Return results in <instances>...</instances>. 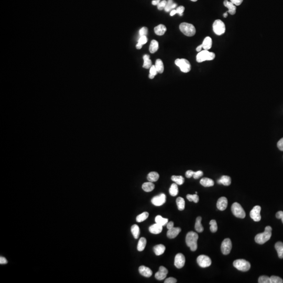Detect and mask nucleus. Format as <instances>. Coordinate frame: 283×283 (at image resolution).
Wrapping results in <instances>:
<instances>
[{"label":"nucleus","instance_id":"nucleus-2","mask_svg":"<svg viewBox=\"0 0 283 283\" xmlns=\"http://www.w3.org/2000/svg\"><path fill=\"white\" fill-rule=\"evenodd\" d=\"M272 228L270 226L265 227L264 232L258 233L255 237V242L260 244H263L270 240L271 236Z\"/></svg>","mask_w":283,"mask_h":283},{"label":"nucleus","instance_id":"nucleus-33","mask_svg":"<svg viewBox=\"0 0 283 283\" xmlns=\"http://www.w3.org/2000/svg\"><path fill=\"white\" fill-rule=\"evenodd\" d=\"M155 66L156 69L157 70L158 73H162L164 72V64H163L162 60L159 59L156 60Z\"/></svg>","mask_w":283,"mask_h":283},{"label":"nucleus","instance_id":"nucleus-22","mask_svg":"<svg viewBox=\"0 0 283 283\" xmlns=\"http://www.w3.org/2000/svg\"><path fill=\"white\" fill-rule=\"evenodd\" d=\"M200 183L205 187H212L215 184L214 181L209 178H203L200 181Z\"/></svg>","mask_w":283,"mask_h":283},{"label":"nucleus","instance_id":"nucleus-37","mask_svg":"<svg viewBox=\"0 0 283 283\" xmlns=\"http://www.w3.org/2000/svg\"><path fill=\"white\" fill-rule=\"evenodd\" d=\"M146 245V239L145 238H141L138 242V250L139 251H143Z\"/></svg>","mask_w":283,"mask_h":283},{"label":"nucleus","instance_id":"nucleus-61","mask_svg":"<svg viewBox=\"0 0 283 283\" xmlns=\"http://www.w3.org/2000/svg\"><path fill=\"white\" fill-rule=\"evenodd\" d=\"M227 17H228V13H227V12H225V13H224V17L226 18Z\"/></svg>","mask_w":283,"mask_h":283},{"label":"nucleus","instance_id":"nucleus-1","mask_svg":"<svg viewBox=\"0 0 283 283\" xmlns=\"http://www.w3.org/2000/svg\"><path fill=\"white\" fill-rule=\"evenodd\" d=\"M198 239V235L197 233L190 231L187 234L186 237V242L187 246L189 247L191 251H195L197 249V241Z\"/></svg>","mask_w":283,"mask_h":283},{"label":"nucleus","instance_id":"nucleus-26","mask_svg":"<svg viewBox=\"0 0 283 283\" xmlns=\"http://www.w3.org/2000/svg\"><path fill=\"white\" fill-rule=\"evenodd\" d=\"M275 249L277 251L278 256L280 258H283V243L277 242L275 245Z\"/></svg>","mask_w":283,"mask_h":283},{"label":"nucleus","instance_id":"nucleus-20","mask_svg":"<svg viewBox=\"0 0 283 283\" xmlns=\"http://www.w3.org/2000/svg\"><path fill=\"white\" fill-rule=\"evenodd\" d=\"M212 39L210 37H206L204 39L202 45V48H204V50H210L211 47H212Z\"/></svg>","mask_w":283,"mask_h":283},{"label":"nucleus","instance_id":"nucleus-15","mask_svg":"<svg viewBox=\"0 0 283 283\" xmlns=\"http://www.w3.org/2000/svg\"><path fill=\"white\" fill-rule=\"evenodd\" d=\"M228 205V200L226 197H220L218 200L217 203V208L221 211H224L226 209Z\"/></svg>","mask_w":283,"mask_h":283},{"label":"nucleus","instance_id":"nucleus-47","mask_svg":"<svg viewBox=\"0 0 283 283\" xmlns=\"http://www.w3.org/2000/svg\"><path fill=\"white\" fill-rule=\"evenodd\" d=\"M203 174H204V173H203L202 171H197V172H194L193 177H194V179H199V178H200L201 176H202Z\"/></svg>","mask_w":283,"mask_h":283},{"label":"nucleus","instance_id":"nucleus-6","mask_svg":"<svg viewBox=\"0 0 283 283\" xmlns=\"http://www.w3.org/2000/svg\"><path fill=\"white\" fill-rule=\"evenodd\" d=\"M231 211L234 215L238 218H244L246 215L245 211L242 206L238 202H234L232 204Z\"/></svg>","mask_w":283,"mask_h":283},{"label":"nucleus","instance_id":"nucleus-36","mask_svg":"<svg viewBox=\"0 0 283 283\" xmlns=\"http://www.w3.org/2000/svg\"><path fill=\"white\" fill-rule=\"evenodd\" d=\"M178 185L176 183H174L171 185L170 188H169V194L172 197H175L178 194Z\"/></svg>","mask_w":283,"mask_h":283},{"label":"nucleus","instance_id":"nucleus-31","mask_svg":"<svg viewBox=\"0 0 283 283\" xmlns=\"http://www.w3.org/2000/svg\"><path fill=\"white\" fill-rule=\"evenodd\" d=\"M143 60H144V64L143 65V67L146 69H149L151 68L152 66V61L149 58V56L148 55H144L143 56Z\"/></svg>","mask_w":283,"mask_h":283},{"label":"nucleus","instance_id":"nucleus-13","mask_svg":"<svg viewBox=\"0 0 283 283\" xmlns=\"http://www.w3.org/2000/svg\"><path fill=\"white\" fill-rule=\"evenodd\" d=\"M185 264V257L182 254L178 253L175 257L174 264L177 268H182Z\"/></svg>","mask_w":283,"mask_h":283},{"label":"nucleus","instance_id":"nucleus-5","mask_svg":"<svg viewBox=\"0 0 283 283\" xmlns=\"http://www.w3.org/2000/svg\"><path fill=\"white\" fill-rule=\"evenodd\" d=\"M233 266L238 270L242 271H248L251 267L250 263L243 259H238L234 261Z\"/></svg>","mask_w":283,"mask_h":283},{"label":"nucleus","instance_id":"nucleus-17","mask_svg":"<svg viewBox=\"0 0 283 283\" xmlns=\"http://www.w3.org/2000/svg\"><path fill=\"white\" fill-rule=\"evenodd\" d=\"M139 271L140 274L145 277H149L152 275L153 272L152 270L148 267L141 266L139 268Z\"/></svg>","mask_w":283,"mask_h":283},{"label":"nucleus","instance_id":"nucleus-27","mask_svg":"<svg viewBox=\"0 0 283 283\" xmlns=\"http://www.w3.org/2000/svg\"><path fill=\"white\" fill-rule=\"evenodd\" d=\"M159 175L157 172H152L148 174L147 179L151 182H155L159 179Z\"/></svg>","mask_w":283,"mask_h":283},{"label":"nucleus","instance_id":"nucleus-34","mask_svg":"<svg viewBox=\"0 0 283 283\" xmlns=\"http://www.w3.org/2000/svg\"><path fill=\"white\" fill-rule=\"evenodd\" d=\"M131 232L132 233L133 237L135 239L139 238V234H140V230L139 228L138 225L134 224L131 227Z\"/></svg>","mask_w":283,"mask_h":283},{"label":"nucleus","instance_id":"nucleus-55","mask_svg":"<svg viewBox=\"0 0 283 283\" xmlns=\"http://www.w3.org/2000/svg\"><path fill=\"white\" fill-rule=\"evenodd\" d=\"M167 228L168 230L169 229H171L172 228L174 227V222L172 221H171V222H168L167 224Z\"/></svg>","mask_w":283,"mask_h":283},{"label":"nucleus","instance_id":"nucleus-18","mask_svg":"<svg viewBox=\"0 0 283 283\" xmlns=\"http://www.w3.org/2000/svg\"><path fill=\"white\" fill-rule=\"evenodd\" d=\"M163 230V226L159 224L156 223L149 227V232L154 234H158L162 232Z\"/></svg>","mask_w":283,"mask_h":283},{"label":"nucleus","instance_id":"nucleus-11","mask_svg":"<svg viewBox=\"0 0 283 283\" xmlns=\"http://www.w3.org/2000/svg\"><path fill=\"white\" fill-rule=\"evenodd\" d=\"M261 207L260 205H255L250 212V217L255 222H258L261 219Z\"/></svg>","mask_w":283,"mask_h":283},{"label":"nucleus","instance_id":"nucleus-48","mask_svg":"<svg viewBox=\"0 0 283 283\" xmlns=\"http://www.w3.org/2000/svg\"><path fill=\"white\" fill-rule=\"evenodd\" d=\"M157 73H158V72H157V70L156 69L155 65H152L151 68H150L149 74H150V75H153L154 76H155L156 75H157Z\"/></svg>","mask_w":283,"mask_h":283},{"label":"nucleus","instance_id":"nucleus-23","mask_svg":"<svg viewBox=\"0 0 283 283\" xmlns=\"http://www.w3.org/2000/svg\"><path fill=\"white\" fill-rule=\"evenodd\" d=\"M217 182H218V184H222L224 185L228 186L230 185L231 183V179L228 176H222V177L217 181Z\"/></svg>","mask_w":283,"mask_h":283},{"label":"nucleus","instance_id":"nucleus-12","mask_svg":"<svg viewBox=\"0 0 283 283\" xmlns=\"http://www.w3.org/2000/svg\"><path fill=\"white\" fill-rule=\"evenodd\" d=\"M166 196L164 194H161L152 199V203L155 206H161L165 203Z\"/></svg>","mask_w":283,"mask_h":283},{"label":"nucleus","instance_id":"nucleus-60","mask_svg":"<svg viewBox=\"0 0 283 283\" xmlns=\"http://www.w3.org/2000/svg\"><path fill=\"white\" fill-rule=\"evenodd\" d=\"M143 45H141V44H139L138 43L136 45V47L138 49V50H140L142 47Z\"/></svg>","mask_w":283,"mask_h":283},{"label":"nucleus","instance_id":"nucleus-57","mask_svg":"<svg viewBox=\"0 0 283 283\" xmlns=\"http://www.w3.org/2000/svg\"><path fill=\"white\" fill-rule=\"evenodd\" d=\"M176 14H177V11H176V10L174 9V10L171 11V13H170V15L172 17V16L175 15Z\"/></svg>","mask_w":283,"mask_h":283},{"label":"nucleus","instance_id":"nucleus-51","mask_svg":"<svg viewBox=\"0 0 283 283\" xmlns=\"http://www.w3.org/2000/svg\"><path fill=\"white\" fill-rule=\"evenodd\" d=\"M277 145L280 151H283V138L278 141Z\"/></svg>","mask_w":283,"mask_h":283},{"label":"nucleus","instance_id":"nucleus-44","mask_svg":"<svg viewBox=\"0 0 283 283\" xmlns=\"http://www.w3.org/2000/svg\"><path fill=\"white\" fill-rule=\"evenodd\" d=\"M167 1L166 0H163L162 1L159 2V3L157 5V8L159 10H163L165 9L166 5L167 4Z\"/></svg>","mask_w":283,"mask_h":283},{"label":"nucleus","instance_id":"nucleus-3","mask_svg":"<svg viewBox=\"0 0 283 283\" xmlns=\"http://www.w3.org/2000/svg\"><path fill=\"white\" fill-rule=\"evenodd\" d=\"M179 29L182 33L189 37L193 36L195 35L196 28L194 25L188 23H182L180 24Z\"/></svg>","mask_w":283,"mask_h":283},{"label":"nucleus","instance_id":"nucleus-24","mask_svg":"<svg viewBox=\"0 0 283 283\" xmlns=\"http://www.w3.org/2000/svg\"><path fill=\"white\" fill-rule=\"evenodd\" d=\"M165 249V247L163 244H158V245H155L153 248L154 253L157 256L162 255L164 253Z\"/></svg>","mask_w":283,"mask_h":283},{"label":"nucleus","instance_id":"nucleus-21","mask_svg":"<svg viewBox=\"0 0 283 283\" xmlns=\"http://www.w3.org/2000/svg\"><path fill=\"white\" fill-rule=\"evenodd\" d=\"M166 30H167V28L163 24L158 25L154 28V31L156 34L159 35V36H162L164 35V34L165 33Z\"/></svg>","mask_w":283,"mask_h":283},{"label":"nucleus","instance_id":"nucleus-43","mask_svg":"<svg viewBox=\"0 0 283 283\" xmlns=\"http://www.w3.org/2000/svg\"><path fill=\"white\" fill-rule=\"evenodd\" d=\"M258 283H271L270 277L267 276H261L258 278Z\"/></svg>","mask_w":283,"mask_h":283},{"label":"nucleus","instance_id":"nucleus-29","mask_svg":"<svg viewBox=\"0 0 283 283\" xmlns=\"http://www.w3.org/2000/svg\"><path fill=\"white\" fill-rule=\"evenodd\" d=\"M176 204L178 210L180 211L184 210L185 208V201L182 197H179L176 199Z\"/></svg>","mask_w":283,"mask_h":283},{"label":"nucleus","instance_id":"nucleus-49","mask_svg":"<svg viewBox=\"0 0 283 283\" xmlns=\"http://www.w3.org/2000/svg\"><path fill=\"white\" fill-rule=\"evenodd\" d=\"M176 10L177 11V13L179 14L180 16H182L185 11V7L183 6H180L178 7Z\"/></svg>","mask_w":283,"mask_h":283},{"label":"nucleus","instance_id":"nucleus-54","mask_svg":"<svg viewBox=\"0 0 283 283\" xmlns=\"http://www.w3.org/2000/svg\"><path fill=\"white\" fill-rule=\"evenodd\" d=\"M283 215V211H278V212H277L276 214V217L278 219H281Z\"/></svg>","mask_w":283,"mask_h":283},{"label":"nucleus","instance_id":"nucleus-8","mask_svg":"<svg viewBox=\"0 0 283 283\" xmlns=\"http://www.w3.org/2000/svg\"><path fill=\"white\" fill-rule=\"evenodd\" d=\"M213 30L216 35H222L225 33V24L221 20H215L213 24Z\"/></svg>","mask_w":283,"mask_h":283},{"label":"nucleus","instance_id":"nucleus-46","mask_svg":"<svg viewBox=\"0 0 283 283\" xmlns=\"http://www.w3.org/2000/svg\"><path fill=\"white\" fill-rule=\"evenodd\" d=\"M147 41H148V38L146 37V36H141V37L139 38V41H138V43L143 45L146 43Z\"/></svg>","mask_w":283,"mask_h":283},{"label":"nucleus","instance_id":"nucleus-45","mask_svg":"<svg viewBox=\"0 0 283 283\" xmlns=\"http://www.w3.org/2000/svg\"><path fill=\"white\" fill-rule=\"evenodd\" d=\"M148 29L146 27H143L142 28L140 29L139 31V34L141 36H146L148 34Z\"/></svg>","mask_w":283,"mask_h":283},{"label":"nucleus","instance_id":"nucleus-7","mask_svg":"<svg viewBox=\"0 0 283 283\" xmlns=\"http://www.w3.org/2000/svg\"><path fill=\"white\" fill-rule=\"evenodd\" d=\"M176 65L179 67L183 73H188L191 71V65L188 60L186 59H177L175 61Z\"/></svg>","mask_w":283,"mask_h":283},{"label":"nucleus","instance_id":"nucleus-56","mask_svg":"<svg viewBox=\"0 0 283 283\" xmlns=\"http://www.w3.org/2000/svg\"><path fill=\"white\" fill-rule=\"evenodd\" d=\"M161 2L160 0H154L152 1V4L154 5H157Z\"/></svg>","mask_w":283,"mask_h":283},{"label":"nucleus","instance_id":"nucleus-16","mask_svg":"<svg viewBox=\"0 0 283 283\" xmlns=\"http://www.w3.org/2000/svg\"><path fill=\"white\" fill-rule=\"evenodd\" d=\"M181 231L182 230L180 228L173 227L172 228L169 229L167 231V237L169 238H175L179 234V233L181 232Z\"/></svg>","mask_w":283,"mask_h":283},{"label":"nucleus","instance_id":"nucleus-42","mask_svg":"<svg viewBox=\"0 0 283 283\" xmlns=\"http://www.w3.org/2000/svg\"><path fill=\"white\" fill-rule=\"evenodd\" d=\"M271 283H283V280L281 277L276 276H271L270 277Z\"/></svg>","mask_w":283,"mask_h":283},{"label":"nucleus","instance_id":"nucleus-38","mask_svg":"<svg viewBox=\"0 0 283 283\" xmlns=\"http://www.w3.org/2000/svg\"><path fill=\"white\" fill-rule=\"evenodd\" d=\"M177 7V4L174 3L172 0H168L167 2V4L165 7V11L166 12H169L171 10H174Z\"/></svg>","mask_w":283,"mask_h":283},{"label":"nucleus","instance_id":"nucleus-41","mask_svg":"<svg viewBox=\"0 0 283 283\" xmlns=\"http://www.w3.org/2000/svg\"><path fill=\"white\" fill-rule=\"evenodd\" d=\"M210 229L211 231L213 233L217 232V230H218V225H217L216 221L215 220H211L210 222Z\"/></svg>","mask_w":283,"mask_h":283},{"label":"nucleus","instance_id":"nucleus-35","mask_svg":"<svg viewBox=\"0 0 283 283\" xmlns=\"http://www.w3.org/2000/svg\"><path fill=\"white\" fill-rule=\"evenodd\" d=\"M171 179L178 185H182L184 184L185 182L184 177L182 176H172L171 177Z\"/></svg>","mask_w":283,"mask_h":283},{"label":"nucleus","instance_id":"nucleus-4","mask_svg":"<svg viewBox=\"0 0 283 283\" xmlns=\"http://www.w3.org/2000/svg\"><path fill=\"white\" fill-rule=\"evenodd\" d=\"M215 54L208 50H204L197 54L196 60L198 63H202L205 60H212L215 58Z\"/></svg>","mask_w":283,"mask_h":283},{"label":"nucleus","instance_id":"nucleus-53","mask_svg":"<svg viewBox=\"0 0 283 283\" xmlns=\"http://www.w3.org/2000/svg\"><path fill=\"white\" fill-rule=\"evenodd\" d=\"M230 1L234 5H236V6H238V5H240L242 4L243 0H230Z\"/></svg>","mask_w":283,"mask_h":283},{"label":"nucleus","instance_id":"nucleus-19","mask_svg":"<svg viewBox=\"0 0 283 283\" xmlns=\"http://www.w3.org/2000/svg\"><path fill=\"white\" fill-rule=\"evenodd\" d=\"M224 4L225 7H227L228 8V12L231 14V15H234L236 13V7L234 4L232 3L231 2H229L228 0H225L224 2Z\"/></svg>","mask_w":283,"mask_h":283},{"label":"nucleus","instance_id":"nucleus-63","mask_svg":"<svg viewBox=\"0 0 283 283\" xmlns=\"http://www.w3.org/2000/svg\"><path fill=\"white\" fill-rule=\"evenodd\" d=\"M191 1H192V2H196V1H197L198 0H191Z\"/></svg>","mask_w":283,"mask_h":283},{"label":"nucleus","instance_id":"nucleus-32","mask_svg":"<svg viewBox=\"0 0 283 283\" xmlns=\"http://www.w3.org/2000/svg\"><path fill=\"white\" fill-rule=\"evenodd\" d=\"M156 223L159 224L163 227L167 225V223L168 222V219L163 218L161 215H157L155 218Z\"/></svg>","mask_w":283,"mask_h":283},{"label":"nucleus","instance_id":"nucleus-52","mask_svg":"<svg viewBox=\"0 0 283 283\" xmlns=\"http://www.w3.org/2000/svg\"><path fill=\"white\" fill-rule=\"evenodd\" d=\"M194 172H195L194 171H191V170H189V171H187L186 172V177L188 178H190L191 177H193V175H194Z\"/></svg>","mask_w":283,"mask_h":283},{"label":"nucleus","instance_id":"nucleus-9","mask_svg":"<svg viewBox=\"0 0 283 283\" xmlns=\"http://www.w3.org/2000/svg\"><path fill=\"white\" fill-rule=\"evenodd\" d=\"M197 263L202 268H205L210 266L211 264V260L207 255H199L197 259Z\"/></svg>","mask_w":283,"mask_h":283},{"label":"nucleus","instance_id":"nucleus-62","mask_svg":"<svg viewBox=\"0 0 283 283\" xmlns=\"http://www.w3.org/2000/svg\"><path fill=\"white\" fill-rule=\"evenodd\" d=\"M281 221H282V222H283V215H282V217H281Z\"/></svg>","mask_w":283,"mask_h":283},{"label":"nucleus","instance_id":"nucleus-25","mask_svg":"<svg viewBox=\"0 0 283 283\" xmlns=\"http://www.w3.org/2000/svg\"><path fill=\"white\" fill-rule=\"evenodd\" d=\"M201 220H202L201 217H197L196 221L195 226V230L197 231V232H199V233L203 232L204 230V227L201 224Z\"/></svg>","mask_w":283,"mask_h":283},{"label":"nucleus","instance_id":"nucleus-40","mask_svg":"<svg viewBox=\"0 0 283 283\" xmlns=\"http://www.w3.org/2000/svg\"><path fill=\"white\" fill-rule=\"evenodd\" d=\"M187 199L189 201H194L195 203H198L199 200L198 196L196 194L195 195H187Z\"/></svg>","mask_w":283,"mask_h":283},{"label":"nucleus","instance_id":"nucleus-39","mask_svg":"<svg viewBox=\"0 0 283 283\" xmlns=\"http://www.w3.org/2000/svg\"><path fill=\"white\" fill-rule=\"evenodd\" d=\"M149 215V214L148 212H144L142 214H140L136 217V220L138 222H142L146 220Z\"/></svg>","mask_w":283,"mask_h":283},{"label":"nucleus","instance_id":"nucleus-59","mask_svg":"<svg viewBox=\"0 0 283 283\" xmlns=\"http://www.w3.org/2000/svg\"><path fill=\"white\" fill-rule=\"evenodd\" d=\"M202 45H199V46L197 47V48H196V50H197L198 52H200V51H201V50H202Z\"/></svg>","mask_w":283,"mask_h":283},{"label":"nucleus","instance_id":"nucleus-28","mask_svg":"<svg viewBox=\"0 0 283 283\" xmlns=\"http://www.w3.org/2000/svg\"><path fill=\"white\" fill-rule=\"evenodd\" d=\"M154 188H155L154 184L151 182H145L143 184L142 189L143 191L146 192H151L154 190Z\"/></svg>","mask_w":283,"mask_h":283},{"label":"nucleus","instance_id":"nucleus-14","mask_svg":"<svg viewBox=\"0 0 283 283\" xmlns=\"http://www.w3.org/2000/svg\"><path fill=\"white\" fill-rule=\"evenodd\" d=\"M168 274V270L165 267L161 266L159 267V271L156 273L155 277L157 280L162 281L165 279L167 276Z\"/></svg>","mask_w":283,"mask_h":283},{"label":"nucleus","instance_id":"nucleus-30","mask_svg":"<svg viewBox=\"0 0 283 283\" xmlns=\"http://www.w3.org/2000/svg\"><path fill=\"white\" fill-rule=\"evenodd\" d=\"M158 47L159 45L158 41H156V40H152L149 46V51L152 54L155 53L156 51H157V50H158Z\"/></svg>","mask_w":283,"mask_h":283},{"label":"nucleus","instance_id":"nucleus-10","mask_svg":"<svg viewBox=\"0 0 283 283\" xmlns=\"http://www.w3.org/2000/svg\"><path fill=\"white\" fill-rule=\"evenodd\" d=\"M221 251L224 255H228L230 253L232 248V242L230 238H225L221 244Z\"/></svg>","mask_w":283,"mask_h":283},{"label":"nucleus","instance_id":"nucleus-50","mask_svg":"<svg viewBox=\"0 0 283 283\" xmlns=\"http://www.w3.org/2000/svg\"><path fill=\"white\" fill-rule=\"evenodd\" d=\"M165 283H177V280L174 277H169L166 278V280L164 281Z\"/></svg>","mask_w":283,"mask_h":283},{"label":"nucleus","instance_id":"nucleus-58","mask_svg":"<svg viewBox=\"0 0 283 283\" xmlns=\"http://www.w3.org/2000/svg\"><path fill=\"white\" fill-rule=\"evenodd\" d=\"M7 263V261L4 257H1V263L5 264Z\"/></svg>","mask_w":283,"mask_h":283}]
</instances>
